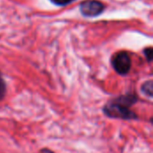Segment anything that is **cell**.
<instances>
[{
  "label": "cell",
  "mask_w": 153,
  "mask_h": 153,
  "mask_svg": "<svg viewBox=\"0 0 153 153\" xmlns=\"http://www.w3.org/2000/svg\"><path fill=\"white\" fill-rule=\"evenodd\" d=\"M138 101V98L134 94L121 95L108 101L103 108L104 114L110 118L124 120L136 119L137 115L130 108Z\"/></svg>",
  "instance_id": "obj_1"
},
{
  "label": "cell",
  "mask_w": 153,
  "mask_h": 153,
  "mask_svg": "<svg viewBox=\"0 0 153 153\" xmlns=\"http://www.w3.org/2000/svg\"><path fill=\"white\" fill-rule=\"evenodd\" d=\"M152 90H153V86H152V81H147L145 82L142 87H141V91L142 92L148 96V97H152Z\"/></svg>",
  "instance_id": "obj_4"
},
{
  "label": "cell",
  "mask_w": 153,
  "mask_h": 153,
  "mask_svg": "<svg viewBox=\"0 0 153 153\" xmlns=\"http://www.w3.org/2000/svg\"><path fill=\"white\" fill-rule=\"evenodd\" d=\"M112 65L117 74L126 75L131 69V58L126 52H118L112 58Z\"/></svg>",
  "instance_id": "obj_2"
},
{
  "label": "cell",
  "mask_w": 153,
  "mask_h": 153,
  "mask_svg": "<svg viewBox=\"0 0 153 153\" xmlns=\"http://www.w3.org/2000/svg\"><path fill=\"white\" fill-rule=\"evenodd\" d=\"M57 5H66L70 3H72L74 0H52Z\"/></svg>",
  "instance_id": "obj_7"
},
{
  "label": "cell",
  "mask_w": 153,
  "mask_h": 153,
  "mask_svg": "<svg viewBox=\"0 0 153 153\" xmlns=\"http://www.w3.org/2000/svg\"><path fill=\"white\" fill-rule=\"evenodd\" d=\"M144 55H145V57L146 59L151 62L152 60V48H145L144 50Z\"/></svg>",
  "instance_id": "obj_6"
},
{
  "label": "cell",
  "mask_w": 153,
  "mask_h": 153,
  "mask_svg": "<svg viewBox=\"0 0 153 153\" xmlns=\"http://www.w3.org/2000/svg\"><path fill=\"white\" fill-rule=\"evenodd\" d=\"M5 93H6V84L0 73V101L4 98Z\"/></svg>",
  "instance_id": "obj_5"
},
{
  "label": "cell",
  "mask_w": 153,
  "mask_h": 153,
  "mask_svg": "<svg viewBox=\"0 0 153 153\" xmlns=\"http://www.w3.org/2000/svg\"><path fill=\"white\" fill-rule=\"evenodd\" d=\"M104 8V4L97 0H87L82 2L80 5L81 13L82 15L87 17H95L100 15L103 12Z\"/></svg>",
  "instance_id": "obj_3"
}]
</instances>
